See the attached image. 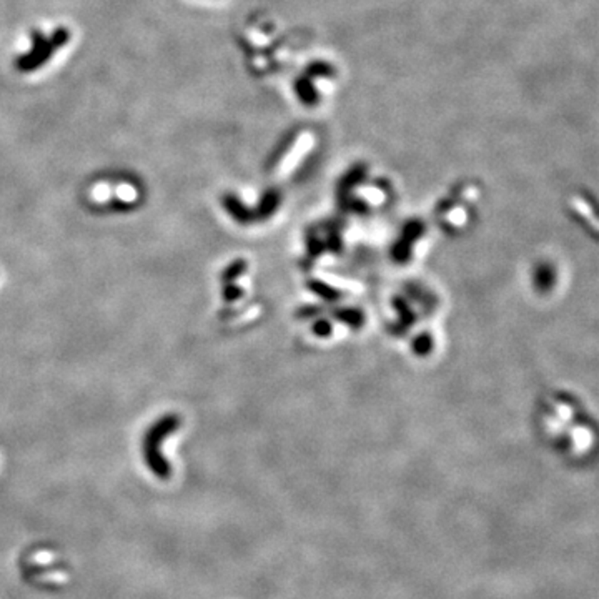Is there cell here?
<instances>
[{
  "label": "cell",
  "mask_w": 599,
  "mask_h": 599,
  "mask_svg": "<svg viewBox=\"0 0 599 599\" xmlns=\"http://www.w3.org/2000/svg\"><path fill=\"white\" fill-rule=\"evenodd\" d=\"M181 426V420L175 413L158 418L155 423L146 429L142 441V453H144L145 464L155 476L160 479H168L172 476L170 463L162 455V445L168 434H173Z\"/></svg>",
  "instance_id": "1"
}]
</instances>
